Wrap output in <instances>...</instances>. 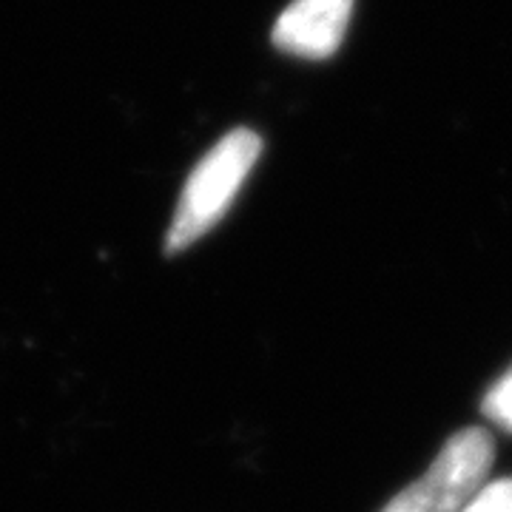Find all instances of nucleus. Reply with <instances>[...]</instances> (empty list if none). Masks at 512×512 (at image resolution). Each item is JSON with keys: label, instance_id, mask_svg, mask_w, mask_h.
<instances>
[{"label": "nucleus", "instance_id": "nucleus-1", "mask_svg": "<svg viewBox=\"0 0 512 512\" xmlns=\"http://www.w3.org/2000/svg\"><path fill=\"white\" fill-rule=\"evenodd\" d=\"M259 154L262 137L251 128H234L194 165L174 208V222L165 237V254H180L191 248L225 217Z\"/></svg>", "mask_w": 512, "mask_h": 512}, {"label": "nucleus", "instance_id": "nucleus-2", "mask_svg": "<svg viewBox=\"0 0 512 512\" xmlns=\"http://www.w3.org/2000/svg\"><path fill=\"white\" fill-rule=\"evenodd\" d=\"M495 461V441L484 427L458 430L427 473L404 487L382 512H461L484 487Z\"/></svg>", "mask_w": 512, "mask_h": 512}, {"label": "nucleus", "instance_id": "nucleus-3", "mask_svg": "<svg viewBox=\"0 0 512 512\" xmlns=\"http://www.w3.org/2000/svg\"><path fill=\"white\" fill-rule=\"evenodd\" d=\"M356 0H291L271 29L276 52L328 60L345 43Z\"/></svg>", "mask_w": 512, "mask_h": 512}, {"label": "nucleus", "instance_id": "nucleus-4", "mask_svg": "<svg viewBox=\"0 0 512 512\" xmlns=\"http://www.w3.org/2000/svg\"><path fill=\"white\" fill-rule=\"evenodd\" d=\"M481 413L501 430L512 433V367L490 387V393L481 402Z\"/></svg>", "mask_w": 512, "mask_h": 512}, {"label": "nucleus", "instance_id": "nucleus-5", "mask_svg": "<svg viewBox=\"0 0 512 512\" xmlns=\"http://www.w3.org/2000/svg\"><path fill=\"white\" fill-rule=\"evenodd\" d=\"M461 512H512V478L484 484Z\"/></svg>", "mask_w": 512, "mask_h": 512}]
</instances>
